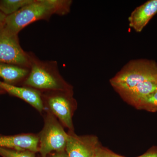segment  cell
Segmentation results:
<instances>
[{"label":"cell","mask_w":157,"mask_h":157,"mask_svg":"<svg viewBox=\"0 0 157 157\" xmlns=\"http://www.w3.org/2000/svg\"><path fill=\"white\" fill-rule=\"evenodd\" d=\"M46 157H66L65 151L55 152L48 155Z\"/></svg>","instance_id":"e0dca14e"},{"label":"cell","mask_w":157,"mask_h":157,"mask_svg":"<svg viewBox=\"0 0 157 157\" xmlns=\"http://www.w3.org/2000/svg\"><path fill=\"white\" fill-rule=\"evenodd\" d=\"M39 136L33 134L0 135V147L18 150H27L36 153L39 151Z\"/></svg>","instance_id":"9c48e42d"},{"label":"cell","mask_w":157,"mask_h":157,"mask_svg":"<svg viewBox=\"0 0 157 157\" xmlns=\"http://www.w3.org/2000/svg\"><path fill=\"white\" fill-rule=\"evenodd\" d=\"M35 153L27 150H18L0 147V156L2 157H36Z\"/></svg>","instance_id":"5bb4252c"},{"label":"cell","mask_w":157,"mask_h":157,"mask_svg":"<svg viewBox=\"0 0 157 157\" xmlns=\"http://www.w3.org/2000/svg\"><path fill=\"white\" fill-rule=\"evenodd\" d=\"M137 157H157V147H153L143 155Z\"/></svg>","instance_id":"2e32d148"},{"label":"cell","mask_w":157,"mask_h":157,"mask_svg":"<svg viewBox=\"0 0 157 157\" xmlns=\"http://www.w3.org/2000/svg\"><path fill=\"white\" fill-rule=\"evenodd\" d=\"M30 72V68L0 63V78L7 84L16 86L22 83Z\"/></svg>","instance_id":"8fae6325"},{"label":"cell","mask_w":157,"mask_h":157,"mask_svg":"<svg viewBox=\"0 0 157 157\" xmlns=\"http://www.w3.org/2000/svg\"><path fill=\"white\" fill-rule=\"evenodd\" d=\"M0 88L11 95L25 101L41 113L44 110V105L42 93L39 91L25 86L11 85L1 81Z\"/></svg>","instance_id":"30bf717a"},{"label":"cell","mask_w":157,"mask_h":157,"mask_svg":"<svg viewBox=\"0 0 157 157\" xmlns=\"http://www.w3.org/2000/svg\"><path fill=\"white\" fill-rule=\"evenodd\" d=\"M39 137V152L42 157H46L52 153L65 151L69 134L65 132L57 118L48 110Z\"/></svg>","instance_id":"277c9868"},{"label":"cell","mask_w":157,"mask_h":157,"mask_svg":"<svg viewBox=\"0 0 157 157\" xmlns=\"http://www.w3.org/2000/svg\"><path fill=\"white\" fill-rule=\"evenodd\" d=\"M0 63L11 64L30 68L29 52L20 44L18 35L0 26Z\"/></svg>","instance_id":"8992f818"},{"label":"cell","mask_w":157,"mask_h":157,"mask_svg":"<svg viewBox=\"0 0 157 157\" xmlns=\"http://www.w3.org/2000/svg\"><path fill=\"white\" fill-rule=\"evenodd\" d=\"M157 81V63L146 59L128 62L109 80L113 88L122 98L144 82Z\"/></svg>","instance_id":"3957f363"},{"label":"cell","mask_w":157,"mask_h":157,"mask_svg":"<svg viewBox=\"0 0 157 157\" xmlns=\"http://www.w3.org/2000/svg\"><path fill=\"white\" fill-rule=\"evenodd\" d=\"M134 107L137 109L157 112V90L141 99Z\"/></svg>","instance_id":"4fadbf2b"},{"label":"cell","mask_w":157,"mask_h":157,"mask_svg":"<svg viewBox=\"0 0 157 157\" xmlns=\"http://www.w3.org/2000/svg\"><path fill=\"white\" fill-rule=\"evenodd\" d=\"M66 149V157H93L99 145L98 137L93 135L78 136L69 133Z\"/></svg>","instance_id":"52a82bcc"},{"label":"cell","mask_w":157,"mask_h":157,"mask_svg":"<svg viewBox=\"0 0 157 157\" xmlns=\"http://www.w3.org/2000/svg\"><path fill=\"white\" fill-rule=\"evenodd\" d=\"M157 13V0H149L137 7L128 17L129 25L140 33Z\"/></svg>","instance_id":"ba28073f"},{"label":"cell","mask_w":157,"mask_h":157,"mask_svg":"<svg viewBox=\"0 0 157 157\" xmlns=\"http://www.w3.org/2000/svg\"><path fill=\"white\" fill-rule=\"evenodd\" d=\"M29 55L30 72L22 86L41 92L60 91L73 93V86L60 74L56 61L42 60L31 52Z\"/></svg>","instance_id":"7a4b0ae2"},{"label":"cell","mask_w":157,"mask_h":157,"mask_svg":"<svg viewBox=\"0 0 157 157\" xmlns=\"http://www.w3.org/2000/svg\"><path fill=\"white\" fill-rule=\"evenodd\" d=\"M6 17L7 16L0 11V26L2 25L5 24Z\"/></svg>","instance_id":"ac0fdd59"},{"label":"cell","mask_w":157,"mask_h":157,"mask_svg":"<svg viewBox=\"0 0 157 157\" xmlns=\"http://www.w3.org/2000/svg\"><path fill=\"white\" fill-rule=\"evenodd\" d=\"M71 0H34L33 2L14 14L7 16L4 25L18 35L21 31L37 21L49 20L54 14L63 16L70 13Z\"/></svg>","instance_id":"6da1fadb"},{"label":"cell","mask_w":157,"mask_h":157,"mask_svg":"<svg viewBox=\"0 0 157 157\" xmlns=\"http://www.w3.org/2000/svg\"><path fill=\"white\" fill-rule=\"evenodd\" d=\"M34 0H1L0 11L6 15H11L28 6Z\"/></svg>","instance_id":"7c38bea8"},{"label":"cell","mask_w":157,"mask_h":157,"mask_svg":"<svg viewBox=\"0 0 157 157\" xmlns=\"http://www.w3.org/2000/svg\"><path fill=\"white\" fill-rule=\"evenodd\" d=\"M93 157H125L114 153L109 150L103 147L101 145L96 149Z\"/></svg>","instance_id":"9a60e30c"},{"label":"cell","mask_w":157,"mask_h":157,"mask_svg":"<svg viewBox=\"0 0 157 157\" xmlns=\"http://www.w3.org/2000/svg\"><path fill=\"white\" fill-rule=\"evenodd\" d=\"M43 103L70 132H73V117L76 102L73 93L54 91L41 92Z\"/></svg>","instance_id":"5b68a950"}]
</instances>
